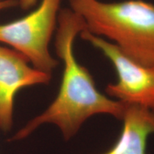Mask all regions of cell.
Instances as JSON below:
<instances>
[{"mask_svg":"<svg viewBox=\"0 0 154 154\" xmlns=\"http://www.w3.org/2000/svg\"><path fill=\"white\" fill-rule=\"evenodd\" d=\"M57 22L56 53L63 63L59 92L49 106L19 130L10 142L24 139L44 124L57 126L63 138L69 140L94 115L108 114L120 120L124 115L126 104L101 93L88 69L75 57V38L86 30L82 17L72 9H63L59 11Z\"/></svg>","mask_w":154,"mask_h":154,"instance_id":"obj_1","label":"cell"},{"mask_svg":"<svg viewBox=\"0 0 154 154\" xmlns=\"http://www.w3.org/2000/svg\"><path fill=\"white\" fill-rule=\"evenodd\" d=\"M86 30L117 46L136 62L154 66V5L143 0H69Z\"/></svg>","mask_w":154,"mask_h":154,"instance_id":"obj_2","label":"cell"},{"mask_svg":"<svg viewBox=\"0 0 154 154\" xmlns=\"http://www.w3.org/2000/svg\"><path fill=\"white\" fill-rule=\"evenodd\" d=\"M61 0H42L35 10L9 24H0V42L24 56L32 66L47 74L59 62L49 45L57 25Z\"/></svg>","mask_w":154,"mask_h":154,"instance_id":"obj_3","label":"cell"},{"mask_svg":"<svg viewBox=\"0 0 154 154\" xmlns=\"http://www.w3.org/2000/svg\"><path fill=\"white\" fill-rule=\"evenodd\" d=\"M79 36L100 50L114 66L118 80L108 84L106 88L108 95L126 104L154 110V66L136 62L114 44L88 31H84Z\"/></svg>","mask_w":154,"mask_h":154,"instance_id":"obj_4","label":"cell"},{"mask_svg":"<svg viewBox=\"0 0 154 154\" xmlns=\"http://www.w3.org/2000/svg\"><path fill=\"white\" fill-rule=\"evenodd\" d=\"M51 74L29 66L21 53L0 46V129L10 131L13 126L14 97L19 90L49 84Z\"/></svg>","mask_w":154,"mask_h":154,"instance_id":"obj_5","label":"cell"},{"mask_svg":"<svg viewBox=\"0 0 154 154\" xmlns=\"http://www.w3.org/2000/svg\"><path fill=\"white\" fill-rule=\"evenodd\" d=\"M121 120L124 126L118 140L103 154H146L147 139L154 134V110L126 104Z\"/></svg>","mask_w":154,"mask_h":154,"instance_id":"obj_6","label":"cell"},{"mask_svg":"<svg viewBox=\"0 0 154 154\" xmlns=\"http://www.w3.org/2000/svg\"><path fill=\"white\" fill-rule=\"evenodd\" d=\"M37 0H19L18 3L23 9H29L36 5Z\"/></svg>","mask_w":154,"mask_h":154,"instance_id":"obj_7","label":"cell"},{"mask_svg":"<svg viewBox=\"0 0 154 154\" xmlns=\"http://www.w3.org/2000/svg\"><path fill=\"white\" fill-rule=\"evenodd\" d=\"M18 2L16 0H0V10L16 6Z\"/></svg>","mask_w":154,"mask_h":154,"instance_id":"obj_8","label":"cell"}]
</instances>
